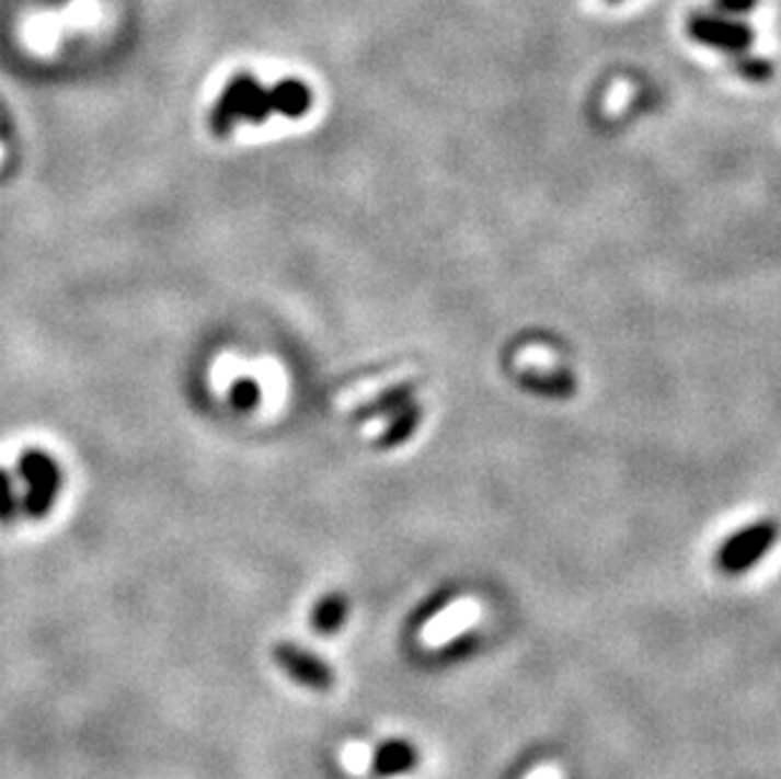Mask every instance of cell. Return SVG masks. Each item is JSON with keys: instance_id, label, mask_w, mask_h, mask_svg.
Here are the masks:
<instances>
[{"instance_id": "cell-14", "label": "cell", "mask_w": 781, "mask_h": 779, "mask_svg": "<svg viewBox=\"0 0 781 779\" xmlns=\"http://www.w3.org/2000/svg\"><path fill=\"white\" fill-rule=\"evenodd\" d=\"M230 398H233V405L241 410H253L261 400V390L253 380H238L230 388Z\"/></svg>"}, {"instance_id": "cell-5", "label": "cell", "mask_w": 781, "mask_h": 779, "mask_svg": "<svg viewBox=\"0 0 781 779\" xmlns=\"http://www.w3.org/2000/svg\"><path fill=\"white\" fill-rule=\"evenodd\" d=\"M271 658H274L278 671H282L286 678L309 688V691H329V688H334L336 684L334 668L329 666L322 655L311 653L309 648L299 643H276L271 648Z\"/></svg>"}, {"instance_id": "cell-9", "label": "cell", "mask_w": 781, "mask_h": 779, "mask_svg": "<svg viewBox=\"0 0 781 779\" xmlns=\"http://www.w3.org/2000/svg\"><path fill=\"white\" fill-rule=\"evenodd\" d=\"M271 92V106L284 117H303L311 110V89L299 79L278 81Z\"/></svg>"}, {"instance_id": "cell-3", "label": "cell", "mask_w": 781, "mask_h": 779, "mask_svg": "<svg viewBox=\"0 0 781 779\" xmlns=\"http://www.w3.org/2000/svg\"><path fill=\"white\" fill-rule=\"evenodd\" d=\"M779 539V524L774 519H759L746 524L736 535H731L716 552V568L728 577H738L749 572L771 552Z\"/></svg>"}, {"instance_id": "cell-13", "label": "cell", "mask_w": 781, "mask_h": 779, "mask_svg": "<svg viewBox=\"0 0 781 779\" xmlns=\"http://www.w3.org/2000/svg\"><path fill=\"white\" fill-rule=\"evenodd\" d=\"M734 69L738 77H744L746 81L763 84V81L771 79V73H774V64L769 59H761V56H749V51H746V54H736Z\"/></svg>"}, {"instance_id": "cell-2", "label": "cell", "mask_w": 781, "mask_h": 779, "mask_svg": "<svg viewBox=\"0 0 781 779\" xmlns=\"http://www.w3.org/2000/svg\"><path fill=\"white\" fill-rule=\"evenodd\" d=\"M19 479L23 483L21 504L23 514L31 519H44L51 514L56 499L61 494V471L59 463L44 450H28L21 456Z\"/></svg>"}, {"instance_id": "cell-7", "label": "cell", "mask_w": 781, "mask_h": 779, "mask_svg": "<svg viewBox=\"0 0 781 779\" xmlns=\"http://www.w3.org/2000/svg\"><path fill=\"white\" fill-rule=\"evenodd\" d=\"M349 610H352V603H349L347 593H342V589H332V593L319 597V600L314 603V608H311V615H309L311 630H314L317 635H324V638L336 635L344 626H347Z\"/></svg>"}, {"instance_id": "cell-12", "label": "cell", "mask_w": 781, "mask_h": 779, "mask_svg": "<svg viewBox=\"0 0 781 779\" xmlns=\"http://www.w3.org/2000/svg\"><path fill=\"white\" fill-rule=\"evenodd\" d=\"M23 514L21 491L15 476L0 469V524H13Z\"/></svg>"}, {"instance_id": "cell-11", "label": "cell", "mask_w": 781, "mask_h": 779, "mask_svg": "<svg viewBox=\"0 0 781 779\" xmlns=\"http://www.w3.org/2000/svg\"><path fill=\"white\" fill-rule=\"evenodd\" d=\"M421 417H423V410L415 403H410L402 408L400 413H394L388 433L382 436V446H398V443L407 440L410 436H413L415 425H417V421H421Z\"/></svg>"}, {"instance_id": "cell-1", "label": "cell", "mask_w": 781, "mask_h": 779, "mask_svg": "<svg viewBox=\"0 0 781 779\" xmlns=\"http://www.w3.org/2000/svg\"><path fill=\"white\" fill-rule=\"evenodd\" d=\"M271 114H274V106H271L268 89H263L261 81L249 77V73H241L220 94L216 110H213L210 127L216 135H228L241 122L259 125V122H266Z\"/></svg>"}, {"instance_id": "cell-8", "label": "cell", "mask_w": 781, "mask_h": 779, "mask_svg": "<svg viewBox=\"0 0 781 779\" xmlns=\"http://www.w3.org/2000/svg\"><path fill=\"white\" fill-rule=\"evenodd\" d=\"M99 19V8L94 0H77L69 11L61 15H46V19H38V23H31V41L36 44V41H51L54 36H59V31L64 26H73V23H89Z\"/></svg>"}, {"instance_id": "cell-15", "label": "cell", "mask_w": 781, "mask_h": 779, "mask_svg": "<svg viewBox=\"0 0 781 779\" xmlns=\"http://www.w3.org/2000/svg\"><path fill=\"white\" fill-rule=\"evenodd\" d=\"M756 5H759V0H713V11L731 15V19H744Z\"/></svg>"}, {"instance_id": "cell-10", "label": "cell", "mask_w": 781, "mask_h": 779, "mask_svg": "<svg viewBox=\"0 0 781 779\" xmlns=\"http://www.w3.org/2000/svg\"><path fill=\"white\" fill-rule=\"evenodd\" d=\"M415 403V388L413 385H398V388H392L388 392H382L380 398L375 400L369 410L361 413V417H372V415H394L400 413L402 408Z\"/></svg>"}, {"instance_id": "cell-4", "label": "cell", "mask_w": 781, "mask_h": 779, "mask_svg": "<svg viewBox=\"0 0 781 779\" xmlns=\"http://www.w3.org/2000/svg\"><path fill=\"white\" fill-rule=\"evenodd\" d=\"M688 36L696 44L723 54H746L754 44V28L744 19H731L719 11L693 13L688 19Z\"/></svg>"}, {"instance_id": "cell-6", "label": "cell", "mask_w": 781, "mask_h": 779, "mask_svg": "<svg viewBox=\"0 0 781 779\" xmlns=\"http://www.w3.org/2000/svg\"><path fill=\"white\" fill-rule=\"evenodd\" d=\"M421 752L417 746L407 740H388L375 746L372 759H369V769H372L375 777L380 779H392L410 775L413 769L421 765Z\"/></svg>"}]
</instances>
